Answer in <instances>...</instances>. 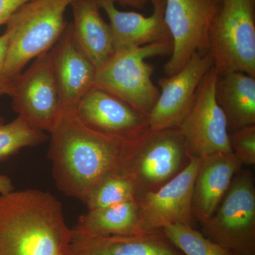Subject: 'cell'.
<instances>
[{"label":"cell","mask_w":255,"mask_h":255,"mask_svg":"<svg viewBox=\"0 0 255 255\" xmlns=\"http://www.w3.org/2000/svg\"><path fill=\"white\" fill-rule=\"evenodd\" d=\"M72 238L62 204L50 192L0 195V255H70Z\"/></svg>","instance_id":"cell-2"},{"label":"cell","mask_w":255,"mask_h":255,"mask_svg":"<svg viewBox=\"0 0 255 255\" xmlns=\"http://www.w3.org/2000/svg\"><path fill=\"white\" fill-rule=\"evenodd\" d=\"M10 97L18 117L42 131L51 132L63 112L50 50L35 58L13 80Z\"/></svg>","instance_id":"cell-8"},{"label":"cell","mask_w":255,"mask_h":255,"mask_svg":"<svg viewBox=\"0 0 255 255\" xmlns=\"http://www.w3.org/2000/svg\"><path fill=\"white\" fill-rule=\"evenodd\" d=\"M233 153L243 165L255 164V125L248 126L235 130L230 135Z\"/></svg>","instance_id":"cell-24"},{"label":"cell","mask_w":255,"mask_h":255,"mask_svg":"<svg viewBox=\"0 0 255 255\" xmlns=\"http://www.w3.org/2000/svg\"><path fill=\"white\" fill-rule=\"evenodd\" d=\"M215 2L217 3L218 4L220 5L222 3L223 0H214Z\"/></svg>","instance_id":"cell-29"},{"label":"cell","mask_w":255,"mask_h":255,"mask_svg":"<svg viewBox=\"0 0 255 255\" xmlns=\"http://www.w3.org/2000/svg\"><path fill=\"white\" fill-rule=\"evenodd\" d=\"M70 6L73 9V36L82 51L98 69L115 53L110 23L101 14L98 0H74Z\"/></svg>","instance_id":"cell-18"},{"label":"cell","mask_w":255,"mask_h":255,"mask_svg":"<svg viewBox=\"0 0 255 255\" xmlns=\"http://www.w3.org/2000/svg\"><path fill=\"white\" fill-rule=\"evenodd\" d=\"M209 53L219 75L255 77V0H223L210 27Z\"/></svg>","instance_id":"cell-6"},{"label":"cell","mask_w":255,"mask_h":255,"mask_svg":"<svg viewBox=\"0 0 255 255\" xmlns=\"http://www.w3.org/2000/svg\"><path fill=\"white\" fill-rule=\"evenodd\" d=\"M219 5L214 0H166L164 21L172 39L167 77L177 73L195 53H209V31Z\"/></svg>","instance_id":"cell-9"},{"label":"cell","mask_w":255,"mask_h":255,"mask_svg":"<svg viewBox=\"0 0 255 255\" xmlns=\"http://www.w3.org/2000/svg\"><path fill=\"white\" fill-rule=\"evenodd\" d=\"M243 166L233 152H217L200 158L193 187L194 220L201 224L214 214Z\"/></svg>","instance_id":"cell-16"},{"label":"cell","mask_w":255,"mask_h":255,"mask_svg":"<svg viewBox=\"0 0 255 255\" xmlns=\"http://www.w3.org/2000/svg\"><path fill=\"white\" fill-rule=\"evenodd\" d=\"M191 159L179 128H148L133 140L116 172L130 179L137 199L175 177Z\"/></svg>","instance_id":"cell-3"},{"label":"cell","mask_w":255,"mask_h":255,"mask_svg":"<svg viewBox=\"0 0 255 255\" xmlns=\"http://www.w3.org/2000/svg\"><path fill=\"white\" fill-rule=\"evenodd\" d=\"M50 53L63 110L76 109L83 96L95 86L97 69L78 46L71 23Z\"/></svg>","instance_id":"cell-14"},{"label":"cell","mask_w":255,"mask_h":255,"mask_svg":"<svg viewBox=\"0 0 255 255\" xmlns=\"http://www.w3.org/2000/svg\"><path fill=\"white\" fill-rule=\"evenodd\" d=\"M169 241L184 255H234L187 225H170L162 229Z\"/></svg>","instance_id":"cell-23"},{"label":"cell","mask_w":255,"mask_h":255,"mask_svg":"<svg viewBox=\"0 0 255 255\" xmlns=\"http://www.w3.org/2000/svg\"><path fill=\"white\" fill-rule=\"evenodd\" d=\"M153 6L150 16L135 11L117 9L115 0H98L110 20L114 49L140 47L156 43L171 42L170 34L164 21L166 0H150Z\"/></svg>","instance_id":"cell-15"},{"label":"cell","mask_w":255,"mask_h":255,"mask_svg":"<svg viewBox=\"0 0 255 255\" xmlns=\"http://www.w3.org/2000/svg\"><path fill=\"white\" fill-rule=\"evenodd\" d=\"M218 77L214 65L203 79L190 110L178 127L191 157L233 152L227 119L216 99Z\"/></svg>","instance_id":"cell-10"},{"label":"cell","mask_w":255,"mask_h":255,"mask_svg":"<svg viewBox=\"0 0 255 255\" xmlns=\"http://www.w3.org/2000/svg\"><path fill=\"white\" fill-rule=\"evenodd\" d=\"M14 191L12 182L7 176L0 174V194H6Z\"/></svg>","instance_id":"cell-27"},{"label":"cell","mask_w":255,"mask_h":255,"mask_svg":"<svg viewBox=\"0 0 255 255\" xmlns=\"http://www.w3.org/2000/svg\"><path fill=\"white\" fill-rule=\"evenodd\" d=\"M9 36L4 31L0 36V96L11 95L12 90L13 82L7 80L4 73L5 60L7 51Z\"/></svg>","instance_id":"cell-25"},{"label":"cell","mask_w":255,"mask_h":255,"mask_svg":"<svg viewBox=\"0 0 255 255\" xmlns=\"http://www.w3.org/2000/svg\"><path fill=\"white\" fill-rule=\"evenodd\" d=\"M234 255H241L235 254Z\"/></svg>","instance_id":"cell-30"},{"label":"cell","mask_w":255,"mask_h":255,"mask_svg":"<svg viewBox=\"0 0 255 255\" xmlns=\"http://www.w3.org/2000/svg\"><path fill=\"white\" fill-rule=\"evenodd\" d=\"M70 255H184L162 230L135 236H99L73 228Z\"/></svg>","instance_id":"cell-17"},{"label":"cell","mask_w":255,"mask_h":255,"mask_svg":"<svg viewBox=\"0 0 255 255\" xmlns=\"http://www.w3.org/2000/svg\"><path fill=\"white\" fill-rule=\"evenodd\" d=\"M171 42L122 48L97 69L95 86L127 102L147 117L159 95L152 80L153 65L147 58L171 55Z\"/></svg>","instance_id":"cell-5"},{"label":"cell","mask_w":255,"mask_h":255,"mask_svg":"<svg viewBox=\"0 0 255 255\" xmlns=\"http://www.w3.org/2000/svg\"><path fill=\"white\" fill-rule=\"evenodd\" d=\"M216 93L228 127L234 131L255 125V77L242 72L219 75Z\"/></svg>","instance_id":"cell-19"},{"label":"cell","mask_w":255,"mask_h":255,"mask_svg":"<svg viewBox=\"0 0 255 255\" xmlns=\"http://www.w3.org/2000/svg\"><path fill=\"white\" fill-rule=\"evenodd\" d=\"M211 241L233 255H255V186L251 171L241 169L214 214L201 223Z\"/></svg>","instance_id":"cell-7"},{"label":"cell","mask_w":255,"mask_h":255,"mask_svg":"<svg viewBox=\"0 0 255 255\" xmlns=\"http://www.w3.org/2000/svg\"><path fill=\"white\" fill-rule=\"evenodd\" d=\"M214 65L209 53H195L177 73L159 79V97L147 117L149 128L179 127L194 103L203 79Z\"/></svg>","instance_id":"cell-12"},{"label":"cell","mask_w":255,"mask_h":255,"mask_svg":"<svg viewBox=\"0 0 255 255\" xmlns=\"http://www.w3.org/2000/svg\"><path fill=\"white\" fill-rule=\"evenodd\" d=\"M134 140L96 132L82 123L76 109L63 110L50 132L48 150L57 187L85 203L92 188L117 170Z\"/></svg>","instance_id":"cell-1"},{"label":"cell","mask_w":255,"mask_h":255,"mask_svg":"<svg viewBox=\"0 0 255 255\" xmlns=\"http://www.w3.org/2000/svg\"><path fill=\"white\" fill-rule=\"evenodd\" d=\"M76 113L92 130L116 138L133 140L149 128L147 117L96 86L79 102Z\"/></svg>","instance_id":"cell-13"},{"label":"cell","mask_w":255,"mask_h":255,"mask_svg":"<svg viewBox=\"0 0 255 255\" xmlns=\"http://www.w3.org/2000/svg\"><path fill=\"white\" fill-rule=\"evenodd\" d=\"M148 0H115L116 3L135 9H142Z\"/></svg>","instance_id":"cell-28"},{"label":"cell","mask_w":255,"mask_h":255,"mask_svg":"<svg viewBox=\"0 0 255 255\" xmlns=\"http://www.w3.org/2000/svg\"><path fill=\"white\" fill-rule=\"evenodd\" d=\"M47 139L45 132L32 127L18 116L7 124L0 117V162L23 147L40 145Z\"/></svg>","instance_id":"cell-21"},{"label":"cell","mask_w":255,"mask_h":255,"mask_svg":"<svg viewBox=\"0 0 255 255\" xmlns=\"http://www.w3.org/2000/svg\"><path fill=\"white\" fill-rule=\"evenodd\" d=\"M74 0H30L6 23L9 36L4 73L13 82L32 60L52 49L66 28Z\"/></svg>","instance_id":"cell-4"},{"label":"cell","mask_w":255,"mask_h":255,"mask_svg":"<svg viewBox=\"0 0 255 255\" xmlns=\"http://www.w3.org/2000/svg\"><path fill=\"white\" fill-rule=\"evenodd\" d=\"M200 158L191 157L184 170L153 192L136 199L142 233L170 225L193 226V187Z\"/></svg>","instance_id":"cell-11"},{"label":"cell","mask_w":255,"mask_h":255,"mask_svg":"<svg viewBox=\"0 0 255 255\" xmlns=\"http://www.w3.org/2000/svg\"><path fill=\"white\" fill-rule=\"evenodd\" d=\"M30 0H0V26L6 24L10 18Z\"/></svg>","instance_id":"cell-26"},{"label":"cell","mask_w":255,"mask_h":255,"mask_svg":"<svg viewBox=\"0 0 255 255\" xmlns=\"http://www.w3.org/2000/svg\"><path fill=\"white\" fill-rule=\"evenodd\" d=\"M136 199V192L130 179L114 172L92 188L85 204L89 210L102 209Z\"/></svg>","instance_id":"cell-22"},{"label":"cell","mask_w":255,"mask_h":255,"mask_svg":"<svg viewBox=\"0 0 255 255\" xmlns=\"http://www.w3.org/2000/svg\"><path fill=\"white\" fill-rule=\"evenodd\" d=\"M73 229L99 236H135L140 229L136 199L93 210L79 218Z\"/></svg>","instance_id":"cell-20"}]
</instances>
